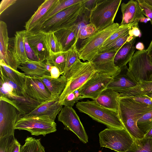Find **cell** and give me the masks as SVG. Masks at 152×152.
Returning a JSON list of instances; mask_svg holds the SVG:
<instances>
[{
  "instance_id": "cell-41",
  "label": "cell",
  "mask_w": 152,
  "mask_h": 152,
  "mask_svg": "<svg viewBox=\"0 0 152 152\" xmlns=\"http://www.w3.org/2000/svg\"><path fill=\"white\" fill-rule=\"evenodd\" d=\"M95 26L92 24L89 23L84 26L79 31L77 39H85L92 35L97 31Z\"/></svg>"
},
{
  "instance_id": "cell-3",
  "label": "cell",
  "mask_w": 152,
  "mask_h": 152,
  "mask_svg": "<svg viewBox=\"0 0 152 152\" xmlns=\"http://www.w3.org/2000/svg\"><path fill=\"white\" fill-rule=\"evenodd\" d=\"M79 111L108 127L124 128L118 112L103 107L94 100L78 102L76 105Z\"/></svg>"
},
{
  "instance_id": "cell-14",
  "label": "cell",
  "mask_w": 152,
  "mask_h": 152,
  "mask_svg": "<svg viewBox=\"0 0 152 152\" xmlns=\"http://www.w3.org/2000/svg\"><path fill=\"white\" fill-rule=\"evenodd\" d=\"M45 32L37 30L26 33V35L39 61L41 62L46 60L50 55V52L45 41Z\"/></svg>"
},
{
  "instance_id": "cell-42",
  "label": "cell",
  "mask_w": 152,
  "mask_h": 152,
  "mask_svg": "<svg viewBox=\"0 0 152 152\" xmlns=\"http://www.w3.org/2000/svg\"><path fill=\"white\" fill-rule=\"evenodd\" d=\"M81 99L78 90L69 94L66 97L61 104L64 106L72 107L75 104Z\"/></svg>"
},
{
  "instance_id": "cell-23",
  "label": "cell",
  "mask_w": 152,
  "mask_h": 152,
  "mask_svg": "<svg viewBox=\"0 0 152 152\" xmlns=\"http://www.w3.org/2000/svg\"><path fill=\"white\" fill-rule=\"evenodd\" d=\"M37 78L43 83L52 96L54 98L60 96L67 83V79L63 75L57 79L53 78L49 75Z\"/></svg>"
},
{
  "instance_id": "cell-21",
  "label": "cell",
  "mask_w": 152,
  "mask_h": 152,
  "mask_svg": "<svg viewBox=\"0 0 152 152\" xmlns=\"http://www.w3.org/2000/svg\"><path fill=\"white\" fill-rule=\"evenodd\" d=\"M58 0H46L38 7L37 10L25 23L24 26L26 33L33 30L54 6Z\"/></svg>"
},
{
  "instance_id": "cell-22",
  "label": "cell",
  "mask_w": 152,
  "mask_h": 152,
  "mask_svg": "<svg viewBox=\"0 0 152 152\" xmlns=\"http://www.w3.org/2000/svg\"><path fill=\"white\" fill-rule=\"evenodd\" d=\"M119 93L113 89L107 88L94 100L100 106L118 112Z\"/></svg>"
},
{
  "instance_id": "cell-27",
  "label": "cell",
  "mask_w": 152,
  "mask_h": 152,
  "mask_svg": "<svg viewBox=\"0 0 152 152\" xmlns=\"http://www.w3.org/2000/svg\"><path fill=\"white\" fill-rule=\"evenodd\" d=\"M83 1V0H58L56 4L32 31L39 30L43 24L50 18L68 7L80 3Z\"/></svg>"
},
{
  "instance_id": "cell-54",
  "label": "cell",
  "mask_w": 152,
  "mask_h": 152,
  "mask_svg": "<svg viewBox=\"0 0 152 152\" xmlns=\"http://www.w3.org/2000/svg\"><path fill=\"white\" fill-rule=\"evenodd\" d=\"M146 138H152V128L148 132L145 136Z\"/></svg>"
},
{
  "instance_id": "cell-4",
  "label": "cell",
  "mask_w": 152,
  "mask_h": 152,
  "mask_svg": "<svg viewBox=\"0 0 152 152\" xmlns=\"http://www.w3.org/2000/svg\"><path fill=\"white\" fill-rule=\"evenodd\" d=\"M121 0H97L91 12L89 22L97 31L112 25L121 4Z\"/></svg>"
},
{
  "instance_id": "cell-33",
  "label": "cell",
  "mask_w": 152,
  "mask_h": 152,
  "mask_svg": "<svg viewBox=\"0 0 152 152\" xmlns=\"http://www.w3.org/2000/svg\"><path fill=\"white\" fill-rule=\"evenodd\" d=\"M45 148L41 144L40 139L28 137L25 144L21 146L20 152H45Z\"/></svg>"
},
{
  "instance_id": "cell-58",
  "label": "cell",
  "mask_w": 152,
  "mask_h": 152,
  "mask_svg": "<svg viewBox=\"0 0 152 152\" xmlns=\"http://www.w3.org/2000/svg\"><path fill=\"white\" fill-rule=\"evenodd\" d=\"M68 152H71V151H68Z\"/></svg>"
},
{
  "instance_id": "cell-43",
  "label": "cell",
  "mask_w": 152,
  "mask_h": 152,
  "mask_svg": "<svg viewBox=\"0 0 152 152\" xmlns=\"http://www.w3.org/2000/svg\"><path fill=\"white\" fill-rule=\"evenodd\" d=\"M137 1L143 14L150 20L152 25V6L145 2L144 0Z\"/></svg>"
},
{
  "instance_id": "cell-44",
  "label": "cell",
  "mask_w": 152,
  "mask_h": 152,
  "mask_svg": "<svg viewBox=\"0 0 152 152\" xmlns=\"http://www.w3.org/2000/svg\"><path fill=\"white\" fill-rule=\"evenodd\" d=\"M24 44L25 51L28 58L33 61H39L37 55L29 44L26 36L24 38Z\"/></svg>"
},
{
  "instance_id": "cell-52",
  "label": "cell",
  "mask_w": 152,
  "mask_h": 152,
  "mask_svg": "<svg viewBox=\"0 0 152 152\" xmlns=\"http://www.w3.org/2000/svg\"><path fill=\"white\" fill-rule=\"evenodd\" d=\"M135 48L139 51H141L144 50V46L142 43L139 42L136 45Z\"/></svg>"
},
{
  "instance_id": "cell-10",
  "label": "cell",
  "mask_w": 152,
  "mask_h": 152,
  "mask_svg": "<svg viewBox=\"0 0 152 152\" xmlns=\"http://www.w3.org/2000/svg\"><path fill=\"white\" fill-rule=\"evenodd\" d=\"M20 116L16 106L6 98L0 95V138L14 135L15 125Z\"/></svg>"
},
{
  "instance_id": "cell-35",
  "label": "cell",
  "mask_w": 152,
  "mask_h": 152,
  "mask_svg": "<svg viewBox=\"0 0 152 152\" xmlns=\"http://www.w3.org/2000/svg\"><path fill=\"white\" fill-rule=\"evenodd\" d=\"M45 39L50 54L51 53L63 51L62 47L54 32L50 31L45 32Z\"/></svg>"
},
{
  "instance_id": "cell-50",
  "label": "cell",
  "mask_w": 152,
  "mask_h": 152,
  "mask_svg": "<svg viewBox=\"0 0 152 152\" xmlns=\"http://www.w3.org/2000/svg\"><path fill=\"white\" fill-rule=\"evenodd\" d=\"M21 145L16 139L12 152H20Z\"/></svg>"
},
{
  "instance_id": "cell-18",
  "label": "cell",
  "mask_w": 152,
  "mask_h": 152,
  "mask_svg": "<svg viewBox=\"0 0 152 152\" xmlns=\"http://www.w3.org/2000/svg\"><path fill=\"white\" fill-rule=\"evenodd\" d=\"M0 95L6 98L16 106L20 112V116L31 113L41 103L28 96H18L12 92Z\"/></svg>"
},
{
  "instance_id": "cell-32",
  "label": "cell",
  "mask_w": 152,
  "mask_h": 152,
  "mask_svg": "<svg viewBox=\"0 0 152 152\" xmlns=\"http://www.w3.org/2000/svg\"><path fill=\"white\" fill-rule=\"evenodd\" d=\"M91 12V11L85 9L83 5L82 11L77 20L73 25L69 27L74 32L77 41L78 40L77 37L79 31L84 26L90 23L89 18Z\"/></svg>"
},
{
  "instance_id": "cell-5",
  "label": "cell",
  "mask_w": 152,
  "mask_h": 152,
  "mask_svg": "<svg viewBox=\"0 0 152 152\" xmlns=\"http://www.w3.org/2000/svg\"><path fill=\"white\" fill-rule=\"evenodd\" d=\"M120 25L114 23L103 29L97 31L90 37L81 42L78 49L80 59L91 61L99 52L106 39L118 28Z\"/></svg>"
},
{
  "instance_id": "cell-26",
  "label": "cell",
  "mask_w": 152,
  "mask_h": 152,
  "mask_svg": "<svg viewBox=\"0 0 152 152\" xmlns=\"http://www.w3.org/2000/svg\"><path fill=\"white\" fill-rule=\"evenodd\" d=\"M62 47L63 51H68L76 42V35L69 27L54 32Z\"/></svg>"
},
{
  "instance_id": "cell-28",
  "label": "cell",
  "mask_w": 152,
  "mask_h": 152,
  "mask_svg": "<svg viewBox=\"0 0 152 152\" xmlns=\"http://www.w3.org/2000/svg\"><path fill=\"white\" fill-rule=\"evenodd\" d=\"M152 94V81H142L134 87L120 93V97H130Z\"/></svg>"
},
{
  "instance_id": "cell-17",
  "label": "cell",
  "mask_w": 152,
  "mask_h": 152,
  "mask_svg": "<svg viewBox=\"0 0 152 152\" xmlns=\"http://www.w3.org/2000/svg\"><path fill=\"white\" fill-rule=\"evenodd\" d=\"M10 38L7 25L4 22L0 21V62L17 70L20 66L15 61L8 49Z\"/></svg>"
},
{
  "instance_id": "cell-20",
  "label": "cell",
  "mask_w": 152,
  "mask_h": 152,
  "mask_svg": "<svg viewBox=\"0 0 152 152\" xmlns=\"http://www.w3.org/2000/svg\"><path fill=\"white\" fill-rule=\"evenodd\" d=\"M59 96L41 103L31 113L21 116L46 115L55 121L57 115L58 114L63 106L59 102Z\"/></svg>"
},
{
  "instance_id": "cell-40",
  "label": "cell",
  "mask_w": 152,
  "mask_h": 152,
  "mask_svg": "<svg viewBox=\"0 0 152 152\" xmlns=\"http://www.w3.org/2000/svg\"><path fill=\"white\" fill-rule=\"evenodd\" d=\"M15 139L14 135L0 138V152H12Z\"/></svg>"
},
{
  "instance_id": "cell-2",
  "label": "cell",
  "mask_w": 152,
  "mask_h": 152,
  "mask_svg": "<svg viewBox=\"0 0 152 152\" xmlns=\"http://www.w3.org/2000/svg\"><path fill=\"white\" fill-rule=\"evenodd\" d=\"M96 71L91 61L83 62L78 59L68 72L63 75L67 79V83L60 96V103L61 104L69 94L80 88Z\"/></svg>"
},
{
  "instance_id": "cell-55",
  "label": "cell",
  "mask_w": 152,
  "mask_h": 152,
  "mask_svg": "<svg viewBox=\"0 0 152 152\" xmlns=\"http://www.w3.org/2000/svg\"><path fill=\"white\" fill-rule=\"evenodd\" d=\"M150 21V20L148 18H146L145 17L140 20L139 21L141 22L146 23L148 21Z\"/></svg>"
},
{
  "instance_id": "cell-12",
  "label": "cell",
  "mask_w": 152,
  "mask_h": 152,
  "mask_svg": "<svg viewBox=\"0 0 152 152\" xmlns=\"http://www.w3.org/2000/svg\"><path fill=\"white\" fill-rule=\"evenodd\" d=\"M58 119L65 126L64 129L73 132L83 143L88 142V137L84 128L72 107L64 106L58 114Z\"/></svg>"
},
{
  "instance_id": "cell-7",
  "label": "cell",
  "mask_w": 152,
  "mask_h": 152,
  "mask_svg": "<svg viewBox=\"0 0 152 152\" xmlns=\"http://www.w3.org/2000/svg\"><path fill=\"white\" fill-rule=\"evenodd\" d=\"M15 129L26 130L31 135L44 136L57 130L55 121L46 115L20 117L16 122Z\"/></svg>"
},
{
  "instance_id": "cell-9",
  "label": "cell",
  "mask_w": 152,
  "mask_h": 152,
  "mask_svg": "<svg viewBox=\"0 0 152 152\" xmlns=\"http://www.w3.org/2000/svg\"><path fill=\"white\" fill-rule=\"evenodd\" d=\"M129 65L128 69L137 83L152 81V59L146 50L134 53Z\"/></svg>"
},
{
  "instance_id": "cell-1",
  "label": "cell",
  "mask_w": 152,
  "mask_h": 152,
  "mask_svg": "<svg viewBox=\"0 0 152 152\" xmlns=\"http://www.w3.org/2000/svg\"><path fill=\"white\" fill-rule=\"evenodd\" d=\"M151 110L152 106L139 103L130 97L120 96L118 115L124 128L133 140L145 137L144 134L137 126V122L145 114Z\"/></svg>"
},
{
  "instance_id": "cell-46",
  "label": "cell",
  "mask_w": 152,
  "mask_h": 152,
  "mask_svg": "<svg viewBox=\"0 0 152 152\" xmlns=\"http://www.w3.org/2000/svg\"><path fill=\"white\" fill-rule=\"evenodd\" d=\"M17 1L16 0H2L0 4V15L7 8Z\"/></svg>"
},
{
  "instance_id": "cell-57",
  "label": "cell",
  "mask_w": 152,
  "mask_h": 152,
  "mask_svg": "<svg viewBox=\"0 0 152 152\" xmlns=\"http://www.w3.org/2000/svg\"><path fill=\"white\" fill-rule=\"evenodd\" d=\"M146 95L150 98H151L152 99V94H149L147 95Z\"/></svg>"
},
{
  "instance_id": "cell-36",
  "label": "cell",
  "mask_w": 152,
  "mask_h": 152,
  "mask_svg": "<svg viewBox=\"0 0 152 152\" xmlns=\"http://www.w3.org/2000/svg\"><path fill=\"white\" fill-rule=\"evenodd\" d=\"M137 126L145 135L152 128V110L145 114L138 121Z\"/></svg>"
},
{
  "instance_id": "cell-45",
  "label": "cell",
  "mask_w": 152,
  "mask_h": 152,
  "mask_svg": "<svg viewBox=\"0 0 152 152\" xmlns=\"http://www.w3.org/2000/svg\"><path fill=\"white\" fill-rule=\"evenodd\" d=\"M130 97L139 103L150 106H152V99L146 95H142Z\"/></svg>"
},
{
  "instance_id": "cell-53",
  "label": "cell",
  "mask_w": 152,
  "mask_h": 152,
  "mask_svg": "<svg viewBox=\"0 0 152 152\" xmlns=\"http://www.w3.org/2000/svg\"><path fill=\"white\" fill-rule=\"evenodd\" d=\"M146 50L152 59V40L148 48Z\"/></svg>"
},
{
  "instance_id": "cell-37",
  "label": "cell",
  "mask_w": 152,
  "mask_h": 152,
  "mask_svg": "<svg viewBox=\"0 0 152 152\" xmlns=\"http://www.w3.org/2000/svg\"><path fill=\"white\" fill-rule=\"evenodd\" d=\"M138 23L120 25L117 30L105 41L102 47L105 46L126 32L134 26H138Z\"/></svg>"
},
{
  "instance_id": "cell-11",
  "label": "cell",
  "mask_w": 152,
  "mask_h": 152,
  "mask_svg": "<svg viewBox=\"0 0 152 152\" xmlns=\"http://www.w3.org/2000/svg\"><path fill=\"white\" fill-rule=\"evenodd\" d=\"M113 77L96 71L93 75L78 90L81 99L89 98L95 100L107 88Z\"/></svg>"
},
{
  "instance_id": "cell-24",
  "label": "cell",
  "mask_w": 152,
  "mask_h": 152,
  "mask_svg": "<svg viewBox=\"0 0 152 152\" xmlns=\"http://www.w3.org/2000/svg\"><path fill=\"white\" fill-rule=\"evenodd\" d=\"M18 68L28 77L39 78L46 75H50L45 69V63L43 62L34 61L28 59L25 63L18 66Z\"/></svg>"
},
{
  "instance_id": "cell-15",
  "label": "cell",
  "mask_w": 152,
  "mask_h": 152,
  "mask_svg": "<svg viewBox=\"0 0 152 152\" xmlns=\"http://www.w3.org/2000/svg\"><path fill=\"white\" fill-rule=\"evenodd\" d=\"M25 30L16 32L14 37L10 38L8 49L14 59L20 65L28 59L25 49Z\"/></svg>"
},
{
  "instance_id": "cell-49",
  "label": "cell",
  "mask_w": 152,
  "mask_h": 152,
  "mask_svg": "<svg viewBox=\"0 0 152 152\" xmlns=\"http://www.w3.org/2000/svg\"><path fill=\"white\" fill-rule=\"evenodd\" d=\"M50 74L51 77L52 78L55 79L58 78L61 75L59 69L55 66H52Z\"/></svg>"
},
{
  "instance_id": "cell-56",
  "label": "cell",
  "mask_w": 152,
  "mask_h": 152,
  "mask_svg": "<svg viewBox=\"0 0 152 152\" xmlns=\"http://www.w3.org/2000/svg\"><path fill=\"white\" fill-rule=\"evenodd\" d=\"M148 4L152 6V0H144Z\"/></svg>"
},
{
  "instance_id": "cell-39",
  "label": "cell",
  "mask_w": 152,
  "mask_h": 152,
  "mask_svg": "<svg viewBox=\"0 0 152 152\" xmlns=\"http://www.w3.org/2000/svg\"><path fill=\"white\" fill-rule=\"evenodd\" d=\"M0 68V80L7 83L13 90V93L17 95L24 96H28L23 89L9 79L4 73L2 68Z\"/></svg>"
},
{
  "instance_id": "cell-13",
  "label": "cell",
  "mask_w": 152,
  "mask_h": 152,
  "mask_svg": "<svg viewBox=\"0 0 152 152\" xmlns=\"http://www.w3.org/2000/svg\"><path fill=\"white\" fill-rule=\"evenodd\" d=\"M23 90L31 98L41 103L53 99V97L43 83L37 78L26 76Z\"/></svg>"
},
{
  "instance_id": "cell-48",
  "label": "cell",
  "mask_w": 152,
  "mask_h": 152,
  "mask_svg": "<svg viewBox=\"0 0 152 152\" xmlns=\"http://www.w3.org/2000/svg\"><path fill=\"white\" fill-rule=\"evenodd\" d=\"M129 36L133 38L140 37L141 35L140 31L138 26L132 27L129 31Z\"/></svg>"
},
{
  "instance_id": "cell-51",
  "label": "cell",
  "mask_w": 152,
  "mask_h": 152,
  "mask_svg": "<svg viewBox=\"0 0 152 152\" xmlns=\"http://www.w3.org/2000/svg\"><path fill=\"white\" fill-rule=\"evenodd\" d=\"M45 63L46 69L47 72L50 74L51 70L53 66L49 62L47 61Z\"/></svg>"
},
{
  "instance_id": "cell-34",
  "label": "cell",
  "mask_w": 152,
  "mask_h": 152,
  "mask_svg": "<svg viewBox=\"0 0 152 152\" xmlns=\"http://www.w3.org/2000/svg\"><path fill=\"white\" fill-rule=\"evenodd\" d=\"M107 45L101 47L99 52L113 51L116 53L126 42H129V31Z\"/></svg>"
},
{
  "instance_id": "cell-6",
  "label": "cell",
  "mask_w": 152,
  "mask_h": 152,
  "mask_svg": "<svg viewBox=\"0 0 152 152\" xmlns=\"http://www.w3.org/2000/svg\"><path fill=\"white\" fill-rule=\"evenodd\" d=\"M99 135L101 147L108 148L117 152H125L134 141L124 128L107 127L101 132Z\"/></svg>"
},
{
  "instance_id": "cell-16",
  "label": "cell",
  "mask_w": 152,
  "mask_h": 152,
  "mask_svg": "<svg viewBox=\"0 0 152 152\" xmlns=\"http://www.w3.org/2000/svg\"><path fill=\"white\" fill-rule=\"evenodd\" d=\"M120 69L119 73L113 77L107 87L119 93L135 86L137 83L126 65Z\"/></svg>"
},
{
  "instance_id": "cell-29",
  "label": "cell",
  "mask_w": 152,
  "mask_h": 152,
  "mask_svg": "<svg viewBox=\"0 0 152 152\" xmlns=\"http://www.w3.org/2000/svg\"><path fill=\"white\" fill-rule=\"evenodd\" d=\"M0 66L9 79L23 89L26 76L24 73L20 72L2 62H0Z\"/></svg>"
},
{
  "instance_id": "cell-25",
  "label": "cell",
  "mask_w": 152,
  "mask_h": 152,
  "mask_svg": "<svg viewBox=\"0 0 152 152\" xmlns=\"http://www.w3.org/2000/svg\"><path fill=\"white\" fill-rule=\"evenodd\" d=\"M135 39L126 42L116 53L114 58V63L119 69L126 66L132 58L135 51L134 45Z\"/></svg>"
},
{
  "instance_id": "cell-47",
  "label": "cell",
  "mask_w": 152,
  "mask_h": 152,
  "mask_svg": "<svg viewBox=\"0 0 152 152\" xmlns=\"http://www.w3.org/2000/svg\"><path fill=\"white\" fill-rule=\"evenodd\" d=\"M97 0H84V7L85 9L91 11L95 7Z\"/></svg>"
},
{
  "instance_id": "cell-19",
  "label": "cell",
  "mask_w": 152,
  "mask_h": 152,
  "mask_svg": "<svg viewBox=\"0 0 152 152\" xmlns=\"http://www.w3.org/2000/svg\"><path fill=\"white\" fill-rule=\"evenodd\" d=\"M121 9L123 17L120 25L138 23L140 19L145 17L137 0H131L127 3H122Z\"/></svg>"
},
{
  "instance_id": "cell-8",
  "label": "cell",
  "mask_w": 152,
  "mask_h": 152,
  "mask_svg": "<svg viewBox=\"0 0 152 152\" xmlns=\"http://www.w3.org/2000/svg\"><path fill=\"white\" fill-rule=\"evenodd\" d=\"M84 1L83 0L58 12L45 22L39 30L45 32H54L71 26L75 23L81 13Z\"/></svg>"
},
{
  "instance_id": "cell-31",
  "label": "cell",
  "mask_w": 152,
  "mask_h": 152,
  "mask_svg": "<svg viewBox=\"0 0 152 152\" xmlns=\"http://www.w3.org/2000/svg\"><path fill=\"white\" fill-rule=\"evenodd\" d=\"M67 53V51L51 53L46 60L53 66L58 68L61 75H63L65 71Z\"/></svg>"
},
{
  "instance_id": "cell-30",
  "label": "cell",
  "mask_w": 152,
  "mask_h": 152,
  "mask_svg": "<svg viewBox=\"0 0 152 152\" xmlns=\"http://www.w3.org/2000/svg\"><path fill=\"white\" fill-rule=\"evenodd\" d=\"M125 152H152V138H135Z\"/></svg>"
},
{
  "instance_id": "cell-38",
  "label": "cell",
  "mask_w": 152,
  "mask_h": 152,
  "mask_svg": "<svg viewBox=\"0 0 152 152\" xmlns=\"http://www.w3.org/2000/svg\"><path fill=\"white\" fill-rule=\"evenodd\" d=\"M76 42L67 51L66 66L64 74L66 73L74 64L80 59L78 50L76 46Z\"/></svg>"
}]
</instances>
